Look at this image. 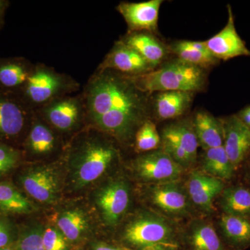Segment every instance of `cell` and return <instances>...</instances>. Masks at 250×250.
<instances>
[{"instance_id": "cell-33", "label": "cell", "mask_w": 250, "mask_h": 250, "mask_svg": "<svg viewBox=\"0 0 250 250\" xmlns=\"http://www.w3.org/2000/svg\"><path fill=\"white\" fill-rule=\"evenodd\" d=\"M18 250H45L42 233L38 229L24 233L18 243Z\"/></svg>"}, {"instance_id": "cell-19", "label": "cell", "mask_w": 250, "mask_h": 250, "mask_svg": "<svg viewBox=\"0 0 250 250\" xmlns=\"http://www.w3.org/2000/svg\"><path fill=\"white\" fill-rule=\"evenodd\" d=\"M192 99L193 93L190 92H161L154 101V113L160 121L179 118L190 107Z\"/></svg>"}, {"instance_id": "cell-23", "label": "cell", "mask_w": 250, "mask_h": 250, "mask_svg": "<svg viewBox=\"0 0 250 250\" xmlns=\"http://www.w3.org/2000/svg\"><path fill=\"white\" fill-rule=\"evenodd\" d=\"M188 239L192 250H226L213 225L205 220L192 222Z\"/></svg>"}, {"instance_id": "cell-28", "label": "cell", "mask_w": 250, "mask_h": 250, "mask_svg": "<svg viewBox=\"0 0 250 250\" xmlns=\"http://www.w3.org/2000/svg\"><path fill=\"white\" fill-rule=\"evenodd\" d=\"M59 231L70 241L79 239L87 228L88 222L84 214L80 210H69L63 212L57 219Z\"/></svg>"}, {"instance_id": "cell-9", "label": "cell", "mask_w": 250, "mask_h": 250, "mask_svg": "<svg viewBox=\"0 0 250 250\" xmlns=\"http://www.w3.org/2000/svg\"><path fill=\"white\" fill-rule=\"evenodd\" d=\"M34 114L18 95L0 93V136H19Z\"/></svg>"}, {"instance_id": "cell-6", "label": "cell", "mask_w": 250, "mask_h": 250, "mask_svg": "<svg viewBox=\"0 0 250 250\" xmlns=\"http://www.w3.org/2000/svg\"><path fill=\"white\" fill-rule=\"evenodd\" d=\"M161 145L184 169L196 162L199 143L192 121L184 120L167 125L161 134Z\"/></svg>"}, {"instance_id": "cell-4", "label": "cell", "mask_w": 250, "mask_h": 250, "mask_svg": "<svg viewBox=\"0 0 250 250\" xmlns=\"http://www.w3.org/2000/svg\"><path fill=\"white\" fill-rule=\"evenodd\" d=\"M80 88V83L68 75L44 64H37L18 97L35 111L57 99L72 95Z\"/></svg>"}, {"instance_id": "cell-5", "label": "cell", "mask_w": 250, "mask_h": 250, "mask_svg": "<svg viewBox=\"0 0 250 250\" xmlns=\"http://www.w3.org/2000/svg\"><path fill=\"white\" fill-rule=\"evenodd\" d=\"M175 229L167 219L152 213H145L130 222L125 229L126 243L139 249L161 246H176Z\"/></svg>"}, {"instance_id": "cell-14", "label": "cell", "mask_w": 250, "mask_h": 250, "mask_svg": "<svg viewBox=\"0 0 250 250\" xmlns=\"http://www.w3.org/2000/svg\"><path fill=\"white\" fill-rule=\"evenodd\" d=\"M222 121L223 147L235 170L250 151V128L238 116H231Z\"/></svg>"}, {"instance_id": "cell-26", "label": "cell", "mask_w": 250, "mask_h": 250, "mask_svg": "<svg viewBox=\"0 0 250 250\" xmlns=\"http://www.w3.org/2000/svg\"><path fill=\"white\" fill-rule=\"evenodd\" d=\"M204 151L202 163L203 172L222 181L232 178L235 168L223 146Z\"/></svg>"}, {"instance_id": "cell-37", "label": "cell", "mask_w": 250, "mask_h": 250, "mask_svg": "<svg viewBox=\"0 0 250 250\" xmlns=\"http://www.w3.org/2000/svg\"><path fill=\"white\" fill-rule=\"evenodd\" d=\"M143 250H173V249H172V248H167V247L157 246L151 247V248H146V249Z\"/></svg>"}, {"instance_id": "cell-40", "label": "cell", "mask_w": 250, "mask_h": 250, "mask_svg": "<svg viewBox=\"0 0 250 250\" xmlns=\"http://www.w3.org/2000/svg\"><path fill=\"white\" fill-rule=\"evenodd\" d=\"M249 174H250V170H249Z\"/></svg>"}, {"instance_id": "cell-27", "label": "cell", "mask_w": 250, "mask_h": 250, "mask_svg": "<svg viewBox=\"0 0 250 250\" xmlns=\"http://www.w3.org/2000/svg\"><path fill=\"white\" fill-rule=\"evenodd\" d=\"M220 206L224 214L248 218L250 215V190L242 187H231L220 195Z\"/></svg>"}, {"instance_id": "cell-3", "label": "cell", "mask_w": 250, "mask_h": 250, "mask_svg": "<svg viewBox=\"0 0 250 250\" xmlns=\"http://www.w3.org/2000/svg\"><path fill=\"white\" fill-rule=\"evenodd\" d=\"M131 78L136 86L146 94L166 91L194 93L205 86L206 72L205 69L178 59L158 70Z\"/></svg>"}, {"instance_id": "cell-11", "label": "cell", "mask_w": 250, "mask_h": 250, "mask_svg": "<svg viewBox=\"0 0 250 250\" xmlns=\"http://www.w3.org/2000/svg\"><path fill=\"white\" fill-rule=\"evenodd\" d=\"M130 202L129 187L123 179L110 182L100 190L97 196L105 223L116 225L127 210Z\"/></svg>"}, {"instance_id": "cell-25", "label": "cell", "mask_w": 250, "mask_h": 250, "mask_svg": "<svg viewBox=\"0 0 250 250\" xmlns=\"http://www.w3.org/2000/svg\"><path fill=\"white\" fill-rule=\"evenodd\" d=\"M34 68V65L22 59L0 62V87L22 89Z\"/></svg>"}, {"instance_id": "cell-29", "label": "cell", "mask_w": 250, "mask_h": 250, "mask_svg": "<svg viewBox=\"0 0 250 250\" xmlns=\"http://www.w3.org/2000/svg\"><path fill=\"white\" fill-rule=\"evenodd\" d=\"M34 209L30 202L8 183H0V210L9 213H28Z\"/></svg>"}, {"instance_id": "cell-10", "label": "cell", "mask_w": 250, "mask_h": 250, "mask_svg": "<svg viewBox=\"0 0 250 250\" xmlns=\"http://www.w3.org/2000/svg\"><path fill=\"white\" fill-rule=\"evenodd\" d=\"M111 70L129 77H136L155 70L134 49L121 41L115 43L97 70Z\"/></svg>"}, {"instance_id": "cell-12", "label": "cell", "mask_w": 250, "mask_h": 250, "mask_svg": "<svg viewBox=\"0 0 250 250\" xmlns=\"http://www.w3.org/2000/svg\"><path fill=\"white\" fill-rule=\"evenodd\" d=\"M228 23L220 32L205 41L210 53L218 60L250 57V50L237 33L231 6H228Z\"/></svg>"}, {"instance_id": "cell-24", "label": "cell", "mask_w": 250, "mask_h": 250, "mask_svg": "<svg viewBox=\"0 0 250 250\" xmlns=\"http://www.w3.org/2000/svg\"><path fill=\"white\" fill-rule=\"evenodd\" d=\"M219 223L225 239L233 248L244 249L250 246V221L248 218L223 214Z\"/></svg>"}, {"instance_id": "cell-8", "label": "cell", "mask_w": 250, "mask_h": 250, "mask_svg": "<svg viewBox=\"0 0 250 250\" xmlns=\"http://www.w3.org/2000/svg\"><path fill=\"white\" fill-rule=\"evenodd\" d=\"M133 166L140 178L153 184L175 182L184 170L163 149L145 153L134 161Z\"/></svg>"}, {"instance_id": "cell-34", "label": "cell", "mask_w": 250, "mask_h": 250, "mask_svg": "<svg viewBox=\"0 0 250 250\" xmlns=\"http://www.w3.org/2000/svg\"><path fill=\"white\" fill-rule=\"evenodd\" d=\"M9 234L7 230L1 224H0V248H5L9 243Z\"/></svg>"}, {"instance_id": "cell-15", "label": "cell", "mask_w": 250, "mask_h": 250, "mask_svg": "<svg viewBox=\"0 0 250 250\" xmlns=\"http://www.w3.org/2000/svg\"><path fill=\"white\" fill-rule=\"evenodd\" d=\"M224 189L223 181L198 171L192 172L187 182L188 198L195 207L205 213L213 211V202L221 195Z\"/></svg>"}, {"instance_id": "cell-18", "label": "cell", "mask_w": 250, "mask_h": 250, "mask_svg": "<svg viewBox=\"0 0 250 250\" xmlns=\"http://www.w3.org/2000/svg\"><path fill=\"white\" fill-rule=\"evenodd\" d=\"M121 41L134 49L154 69L167 54L165 46L150 33L129 32Z\"/></svg>"}, {"instance_id": "cell-16", "label": "cell", "mask_w": 250, "mask_h": 250, "mask_svg": "<svg viewBox=\"0 0 250 250\" xmlns=\"http://www.w3.org/2000/svg\"><path fill=\"white\" fill-rule=\"evenodd\" d=\"M21 182L26 192L42 203H53L59 188L58 174L53 167L41 166L23 175Z\"/></svg>"}, {"instance_id": "cell-31", "label": "cell", "mask_w": 250, "mask_h": 250, "mask_svg": "<svg viewBox=\"0 0 250 250\" xmlns=\"http://www.w3.org/2000/svg\"><path fill=\"white\" fill-rule=\"evenodd\" d=\"M19 153L14 148L0 143V176L7 173L17 164Z\"/></svg>"}, {"instance_id": "cell-2", "label": "cell", "mask_w": 250, "mask_h": 250, "mask_svg": "<svg viewBox=\"0 0 250 250\" xmlns=\"http://www.w3.org/2000/svg\"><path fill=\"white\" fill-rule=\"evenodd\" d=\"M118 150L99 135H85L70 152L77 188L84 187L102 177L116 160Z\"/></svg>"}, {"instance_id": "cell-32", "label": "cell", "mask_w": 250, "mask_h": 250, "mask_svg": "<svg viewBox=\"0 0 250 250\" xmlns=\"http://www.w3.org/2000/svg\"><path fill=\"white\" fill-rule=\"evenodd\" d=\"M42 243L45 250H65L66 238L59 230L48 228L42 233Z\"/></svg>"}, {"instance_id": "cell-35", "label": "cell", "mask_w": 250, "mask_h": 250, "mask_svg": "<svg viewBox=\"0 0 250 250\" xmlns=\"http://www.w3.org/2000/svg\"><path fill=\"white\" fill-rule=\"evenodd\" d=\"M238 116L245 125H246L248 127L250 128V106L245 108L243 111L240 112Z\"/></svg>"}, {"instance_id": "cell-22", "label": "cell", "mask_w": 250, "mask_h": 250, "mask_svg": "<svg viewBox=\"0 0 250 250\" xmlns=\"http://www.w3.org/2000/svg\"><path fill=\"white\" fill-rule=\"evenodd\" d=\"M170 48L179 60L205 70L215 65L218 61L210 53L205 41H177Z\"/></svg>"}, {"instance_id": "cell-1", "label": "cell", "mask_w": 250, "mask_h": 250, "mask_svg": "<svg viewBox=\"0 0 250 250\" xmlns=\"http://www.w3.org/2000/svg\"><path fill=\"white\" fill-rule=\"evenodd\" d=\"M147 95L131 77L111 70H96L82 93L85 120L104 134L129 143L148 120Z\"/></svg>"}, {"instance_id": "cell-38", "label": "cell", "mask_w": 250, "mask_h": 250, "mask_svg": "<svg viewBox=\"0 0 250 250\" xmlns=\"http://www.w3.org/2000/svg\"><path fill=\"white\" fill-rule=\"evenodd\" d=\"M5 4L6 3L3 1H0V18H1V15L3 14V11H4Z\"/></svg>"}, {"instance_id": "cell-17", "label": "cell", "mask_w": 250, "mask_h": 250, "mask_svg": "<svg viewBox=\"0 0 250 250\" xmlns=\"http://www.w3.org/2000/svg\"><path fill=\"white\" fill-rule=\"evenodd\" d=\"M148 197L154 207L166 214L185 216L190 213L188 197L175 182L153 184Z\"/></svg>"}, {"instance_id": "cell-20", "label": "cell", "mask_w": 250, "mask_h": 250, "mask_svg": "<svg viewBox=\"0 0 250 250\" xmlns=\"http://www.w3.org/2000/svg\"><path fill=\"white\" fill-rule=\"evenodd\" d=\"M192 122L199 146L204 150L223 146L222 121L207 111L197 112Z\"/></svg>"}, {"instance_id": "cell-36", "label": "cell", "mask_w": 250, "mask_h": 250, "mask_svg": "<svg viewBox=\"0 0 250 250\" xmlns=\"http://www.w3.org/2000/svg\"><path fill=\"white\" fill-rule=\"evenodd\" d=\"M94 250H122L118 249V248H114L108 246V245L104 244V243H98L96 246H95V249Z\"/></svg>"}, {"instance_id": "cell-21", "label": "cell", "mask_w": 250, "mask_h": 250, "mask_svg": "<svg viewBox=\"0 0 250 250\" xmlns=\"http://www.w3.org/2000/svg\"><path fill=\"white\" fill-rule=\"evenodd\" d=\"M57 146V137L53 129L34 111L27 139L29 152L36 156L48 155Z\"/></svg>"}, {"instance_id": "cell-13", "label": "cell", "mask_w": 250, "mask_h": 250, "mask_svg": "<svg viewBox=\"0 0 250 250\" xmlns=\"http://www.w3.org/2000/svg\"><path fill=\"white\" fill-rule=\"evenodd\" d=\"M162 0L143 2H121L117 10L124 18L129 32H155Z\"/></svg>"}, {"instance_id": "cell-7", "label": "cell", "mask_w": 250, "mask_h": 250, "mask_svg": "<svg viewBox=\"0 0 250 250\" xmlns=\"http://www.w3.org/2000/svg\"><path fill=\"white\" fill-rule=\"evenodd\" d=\"M35 112L51 128L62 133L73 131L85 120L82 93L57 99Z\"/></svg>"}, {"instance_id": "cell-30", "label": "cell", "mask_w": 250, "mask_h": 250, "mask_svg": "<svg viewBox=\"0 0 250 250\" xmlns=\"http://www.w3.org/2000/svg\"><path fill=\"white\" fill-rule=\"evenodd\" d=\"M135 147L139 152H149L156 150L161 145V136L155 124L147 120L136 131L134 137Z\"/></svg>"}, {"instance_id": "cell-39", "label": "cell", "mask_w": 250, "mask_h": 250, "mask_svg": "<svg viewBox=\"0 0 250 250\" xmlns=\"http://www.w3.org/2000/svg\"><path fill=\"white\" fill-rule=\"evenodd\" d=\"M0 250H12L11 249V248H6V247H5V248H0Z\"/></svg>"}]
</instances>
